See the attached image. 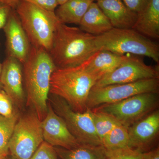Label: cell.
<instances>
[{
    "instance_id": "cell-1",
    "label": "cell",
    "mask_w": 159,
    "mask_h": 159,
    "mask_svg": "<svg viewBox=\"0 0 159 159\" xmlns=\"http://www.w3.org/2000/svg\"><path fill=\"white\" fill-rule=\"evenodd\" d=\"M23 65L27 104L42 121L48 113L50 80L56 66L48 51L32 46Z\"/></svg>"
},
{
    "instance_id": "cell-2",
    "label": "cell",
    "mask_w": 159,
    "mask_h": 159,
    "mask_svg": "<svg viewBox=\"0 0 159 159\" xmlns=\"http://www.w3.org/2000/svg\"><path fill=\"white\" fill-rule=\"evenodd\" d=\"M96 36L79 28L58 23L48 52L56 68L77 66L89 59L99 51Z\"/></svg>"
},
{
    "instance_id": "cell-3",
    "label": "cell",
    "mask_w": 159,
    "mask_h": 159,
    "mask_svg": "<svg viewBox=\"0 0 159 159\" xmlns=\"http://www.w3.org/2000/svg\"><path fill=\"white\" fill-rule=\"evenodd\" d=\"M87 61L77 66L56 68L51 75L50 93L64 100L74 111L83 113L97 80L86 69Z\"/></svg>"
},
{
    "instance_id": "cell-4",
    "label": "cell",
    "mask_w": 159,
    "mask_h": 159,
    "mask_svg": "<svg viewBox=\"0 0 159 159\" xmlns=\"http://www.w3.org/2000/svg\"><path fill=\"white\" fill-rule=\"evenodd\" d=\"M14 9L31 46L49 52L60 22L55 12L25 1H19Z\"/></svg>"
},
{
    "instance_id": "cell-5",
    "label": "cell",
    "mask_w": 159,
    "mask_h": 159,
    "mask_svg": "<svg viewBox=\"0 0 159 159\" xmlns=\"http://www.w3.org/2000/svg\"><path fill=\"white\" fill-rule=\"evenodd\" d=\"M95 42L99 51L120 55L129 53L145 56L159 64L158 45L133 29L113 28L96 36Z\"/></svg>"
},
{
    "instance_id": "cell-6",
    "label": "cell",
    "mask_w": 159,
    "mask_h": 159,
    "mask_svg": "<svg viewBox=\"0 0 159 159\" xmlns=\"http://www.w3.org/2000/svg\"><path fill=\"white\" fill-rule=\"evenodd\" d=\"M158 93L138 94L119 102L102 104L93 109L109 115L129 127L157 110L159 104Z\"/></svg>"
},
{
    "instance_id": "cell-7",
    "label": "cell",
    "mask_w": 159,
    "mask_h": 159,
    "mask_svg": "<svg viewBox=\"0 0 159 159\" xmlns=\"http://www.w3.org/2000/svg\"><path fill=\"white\" fill-rule=\"evenodd\" d=\"M41 121L35 113L20 118L15 126L8 145L15 159H29L43 142Z\"/></svg>"
},
{
    "instance_id": "cell-8",
    "label": "cell",
    "mask_w": 159,
    "mask_h": 159,
    "mask_svg": "<svg viewBox=\"0 0 159 159\" xmlns=\"http://www.w3.org/2000/svg\"><path fill=\"white\" fill-rule=\"evenodd\" d=\"M159 88V78L103 86H94L89 94L87 107L91 109L102 104L119 102L138 94L158 93Z\"/></svg>"
},
{
    "instance_id": "cell-9",
    "label": "cell",
    "mask_w": 159,
    "mask_h": 159,
    "mask_svg": "<svg viewBox=\"0 0 159 159\" xmlns=\"http://www.w3.org/2000/svg\"><path fill=\"white\" fill-rule=\"evenodd\" d=\"M57 97L54 102L56 113L63 119L78 142L80 144L102 145L95 131L91 110L88 109L84 112H78L64 100Z\"/></svg>"
},
{
    "instance_id": "cell-10",
    "label": "cell",
    "mask_w": 159,
    "mask_h": 159,
    "mask_svg": "<svg viewBox=\"0 0 159 159\" xmlns=\"http://www.w3.org/2000/svg\"><path fill=\"white\" fill-rule=\"evenodd\" d=\"M158 67L146 64L141 58L127 56L113 72L99 80L95 86L136 82L142 80L159 78Z\"/></svg>"
},
{
    "instance_id": "cell-11",
    "label": "cell",
    "mask_w": 159,
    "mask_h": 159,
    "mask_svg": "<svg viewBox=\"0 0 159 159\" xmlns=\"http://www.w3.org/2000/svg\"><path fill=\"white\" fill-rule=\"evenodd\" d=\"M3 29L6 37L7 56L17 59L23 65L29 57L31 46L14 9H11Z\"/></svg>"
},
{
    "instance_id": "cell-12",
    "label": "cell",
    "mask_w": 159,
    "mask_h": 159,
    "mask_svg": "<svg viewBox=\"0 0 159 159\" xmlns=\"http://www.w3.org/2000/svg\"><path fill=\"white\" fill-rule=\"evenodd\" d=\"M44 141L53 147L70 149L80 144L71 133L66 122L50 104L44 119L41 121Z\"/></svg>"
},
{
    "instance_id": "cell-13",
    "label": "cell",
    "mask_w": 159,
    "mask_h": 159,
    "mask_svg": "<svg viewBox=\"0 0 159 159\" xmlns=\"http://www.w3.org/2000/svg\"><path fill=\"white\" fill-rule=\"evenodd\" d=\"M128 129L131 148L142 152L149 150L159 134V110L151 113Z\"/></svg>"
},
{
    "instance_id": "cell-14",
    "label": "cell",
    "mask_w": 159,
    "mask_h": 159,
    "mask_svg": "<svg viewBox=\"0 0 159 159\" xmlns=\"http://www.w3.org/2000/svg\"><path fill=\"white\" fill-rule=\"evenodd\" d=\"M22 64L13 57L7 56L2 64L0 83L12 102L22 106L25 94L23 88Z\"/></svg>"
},
{
    "instance_id": "cell-15",
    "label": "cell",
    "mask_w": 159,
    "mask_h": 159,
    "mask_svg": "<svg viewBox=\"0 0 159 159\" xmlns=\"http://www.w3.org/2000/svg\"><path fill=\"white\" fill-rule=\"evenodd\" d=\"M97 4L112 25L117 29H132L138 14L131 11L122 0H97Z\"/></svg>"
},
{
    "instance_id": "cell-16",
    "label": "cell",
    "mask_w": 159,
    "mask_h": 159,
    "mask_svg": "<svg viewBox=\"0 0 159 159\" xmlns=\"http://www.w3.org/2000/svg\"><path fill=\"white\" fill-rule=\"evenodd\" d=\"M127 56L109 51H99L88 60L86 69L98 81L116 70Z\"/></svg>"
},
{
    "instance_id": "cell-17",
    "label": "cell",
    "mask_w": 159,
    "mask_h": 159,
    "mask_svg": "<svg viewBox=\"0 0 159 159\" xmlns=\"http://www.w3.org/2000/svg\"><path fill=\"white\" fill-rule=\"evenodd\" d=\"M134 30L149 39L159 38V0H150L138 13Z\"/></svg>"
},
{
    "instance_id": "cell-18",
    "label": "cell",
    "mask_w": 159,
    "mask_h": 159,
    "mask_svg": "<svg viewBox=\"0 0 159 159\" xmlns=\"http://www.w3.org/2000/svg\"><path fill=\"white\" fill-rule=\"evenodd\" d=\"M79 25L82 31L95 36L101 35L113 28L108 18L94 2L89 6Z\"/></svg>"
},
{
    "instance_id": "cell-19",
    "label": "cell",
    "mask_w": 159,
    "mask_h": 159,
    "mask_svg": "<svg viewBox=\"0 0 159 159\" xmlns=\"http://www.w3.org/2000/svg\"><path fill=\"white\" fill-rule=\"evenodd\" d=\"M57 156L61 159H107V151L102 145L80 144L70 149L54 147Z\"/></svg>"
},
{
    "instance_id": "cell-20",
    "label": "cell",
    "mask_w": 159,
    "mask_h": 159,
    "mask_svg": "<svg viewBox=\"0 0 159 159\" xmlns=\"http://www.w3.org/2000/svg\"><path fill=\"white\" fill-rule=\"evenodd\" d=\"M92 0H69L55 9V15L61 24L79 25L83 17L93 2Z\"/></svg>"
},
{
    "instance_id": "cell-21",
    "label": "cell",
    "mask_w": 159,
    "mask_h": 159,
    "mask_svg": "<svg viewBox=\"0 0 159 159\" xmlns=\"http://www.w3.org/2000/svg\"><path fill=\"white\" fill-rule=\"evenodd\" d=\"M128 128L121 123L117 125L103 138L102 146L109 152L131 148Z\"/></svg>"
},
{
    "instance_id": "cell-22",
    "label": "cell",
    "mask_w": 159,
    "mask_h": 159,
    "mask_svg": "<svg viewBox=\"0 0 159 159\" xmlns=\"http://www.w3.org/2000/svg\"><path fill=\"white\" fill-rule=\"evenodd\" d=\"M90 110L95 131L101 142L103 138L120 123L107 114L93 109Z\"/></svg>"
},
{
    "instance_id": "cell-23",
    "label": "cell",
    "mask_w": 159,
    "mask_h": 159,
    "mask_svg": "<svg viewBox=\"0 0 159 159\" xmlns=\"http://www.w3.org/2000/svg\"><path fill=\"white\" fill-rule=\"evenodd\" d=\"M18 117L16 114L11 118L0 115V152L9 155V141L11 136Z\"/></svg>"
},
{
    "instance_id": "cell-24",
    "label": "cell",
    "mask_w": 159,
    "mask_h": 159,
    "mask_svg": "<svg viewBox=\"0 0 159 159\" xmlns=\"http://www.w3.org/2000/svg\"><path fill=\"white\" fill-rule=\"evenodd\" d=\"M29 159H58L54 147L45 141Z\"/></svg>"
},
{
    "instance_id": "cell-25",
    "label": "cell",
    "mask_w": 159,
    "mask_h": 159,
    "mask_svg": "<svg viewBox=\"0 0 159 159\" xmlns=\"http://www.w3.org/2000/svg\"><path fill=\"white\" fill-rule=\"evenodd\" d=\"M107 152V159H143L142 152L132 148Z\"/></svg>"
},
{
    "instance_id": "cell-26",
    "label": "cell",
    "mask_w": 159,
    "mask_h": 159,
    "mask_svg": "<svg viewBox=\"0 0 159 159\" xmlns=\"http://www.w3.org/2000/svg\"><path fill=\"white\" fill-rule=\"evenodd\" d=\"M13 111L12 102L5 91L0 92V115L11 118L16 115Z\"/></svg>"
},
{
    "instance_id": "cell-27",
    "label": "cell",
    "mask_w": 159,
    "mask_h": 159,
    "mask_svg": "<svg viewBox=\"0 0 159 159\" xmlns=\"http://www.w3.org/2000/svg\"><path fill=\"white\" fill-rule=\"evenodd\" d=\"M25 1L48 11H54L58 6L57 0H20Z\"/></svg>"
},
{
    "instance_id": "cell-28",
    "label": "cell",
    "mask_w": 159,
    "mask_h": 159,
    "mask_svg": "<svg viewBox=\"0 0 159 159\" xmlns=\"http://www.w3.org/2000/svg\"><path fill=\"white\" fill-rule=\"evenodd\" d=\"M131 11L139 13L147 5L150 0H122Z\"/></svg>"
},
{
    "instance_id": "cell-29",
    "label": "cell",
    "mask_w": 159,
    "mask_h": 159,
    "mask_svg": "<svg viewBox=\"0 0 159 159\" xmlns=\"http://www.w3.org/2000/svg\"><path fill=\"white\" fill-rule=\"evenodd\" d=\"M11 9L12 8L8 5L0 3V29L5 26Z\"/></svg>"
},
{
    "instance_id": "cell-30",
    "label": "cell",
    "mask_w": 159,
    "mask_h": 159,
    "mask_svg": "<svg viewBox=\"0 0 159 159\" xmlns=\"http://www.w3.org/2000/svg\"><path fill=\"white\" fill-rule=\"evenodd\" d=\"M143 159H159V147L142 152Z\"/></svg>"
},
{
    "instance_id": "cell-31",
    "label": "cell",
    "mask_w": 159,
    "mask_h": 159,
    "mask_svg": "<svg viewBox=\"0 0 159 159\" xmlns=\"http://www.w3.org/2000/svg\"><path fill=\"white\" fill-rule=\"evenodd\" d=\"M20 0H0V3L8 5L12 9H14Z\"/></svg>"
},
{
    "instance_id": "cell-32",
    "label": "cell",
    "mask_w": 159,
    "mask_h": 159,
    "mask_svg": "<svg viewBox=\"0 0 159 159\" xmlns=\"http://www.w3.org/2000/svg\"><path fill=\"white\" fill-rule=\"evenodd\" d=\"M9 155L0 152V159H6Z\"/></svg>"
},
{
    "instance_id": "cell-33",
    "label": "cell",
    "mask_w": 159,
    "mask_h": 159,
    "mask_svg": "<svg viewBox=\"0 0 159 159\" xmlns=\"http://www.w3.org/2000/svg\"><path fill=\"white\" fill-rule=\"evenodd\" d=\"M68 1H69V0H57V3H58V6L62 5V4H64V3L67 2Z\"/></svg>"
},
{
    "instance_id": "cell-34",
    "label": "cell",
    "mask_w": 159,
    "mask_h": 159,
    "mask_svg": "<svg viewBox=\"0 0 159 159\" xmlns=\"http://www.w3.org/2000/svg\"><path fill=\"white\" fill-rule=\"evenodd\" d=\"M0 45H1V43H0ZM2 64L0 62V76H1V72H2Z\"/></svg>"
},
{
    "instance_id": "cell-35",
    "label": "cell",
    "mask_w": 159,
    "mask_h": 159,
    "mask_svg": "<svg viewBox=\"0 0 159 159\" xmlns=\"http://www.w3.org/2000/svg\"><path fill=\"white\" fill-rule=\"evenodd\" d=\"M6 159H15L14 158H13V157H8V156L7 157V158H6Z\"/></svg>"
},
{
    "instance_id": "cell-36",
    "label": "cell",
    "mask_w": 159,
    "mask_h": 159,
    "mask_svg": "<svg viewBox=\"0 0 159 159\" xmlns=\"http://www.w3.org/2000/svg\"><path fill=\"white\" fill-rule=\"evenodd\" d=\"M92 1H93V2H94V1H95V0H92Z\"/></svg>"
}]
</instances>
